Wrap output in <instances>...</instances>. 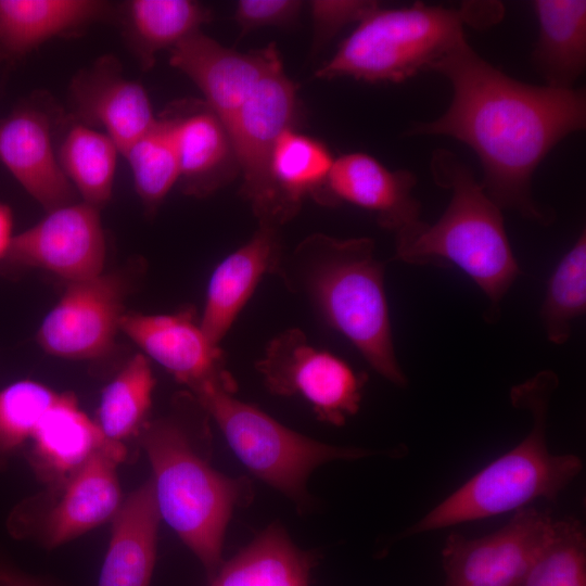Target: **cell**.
<instances>
[{
  "label": "cell",
  "instance_id": "cell-1",
  "mask_svg": "<svg viewBox=\"0 0 586 586\" xmlns=\"http://www.w3.org/2000/svg\"><path fill=\"white\" fill-rule=\"evenodd\" d=\"M431 71L449 81L450 104L440 117L418 122L407 133L464 143L481 163L484 191L501 209L550 225L555 213L533 199V175L561 140L585 127V91L517 80L480 56L466 39Z\"/></svg>",
  "mask_w": 586,
  "mask_h": 586
},
{
  "label": "cell",
  "instance_id": "cell-2",
  "mask_svg": "<svg viewBox=\"0 0 586 586\" xmlns=\"http://www.w3.org/2000/svg\"><path fill=\"white\" fill-rule=\"evenodd\" d=\"M369 238L313 233L283 256L278 276L308 298L324 322L343 335L387 381L405 386L395 356L384 288V264Z\"/></svg>",
  "mask_w": 586,
  "mask_h": 586
},
{
  "label": "cell",
  "instance_id": "cell-3",
  "mask_svg": "<svg viewBox=\"0 0 586 586\" xmlns=\"http://www.w3.org/2000/svg\"><path fill=\"white\" fill-rule=\"evenodd\" d=\"M430 168L434 182L450 192L449 203L434 224L420 219L395 234V258L460 269L487 297L485 319L496 322L501 301L521 273L501 208L451 151L435 150Z\"/></svg>",
  "mask_w": 586,
  "mask_h": 586
},
{
  "label": "cell",
  "instance_id": "cell-4",
  "mask_svg": "<svg viewBox=\"0 0 586 586\" xmlns=\"http://www.w3.org/2000/svg\"><path fill=\"white\" fill-rule=\"evenodd\" d=\"M558 384V375L552 370H543L514 385L510 400L513 407L531 413L533 424L528 434L447 496L402 536L519 510L537 498L556 499L583 468L579 457L555 455L548 449V410Z\"/></svg>",
  "mask_w": 586,
  "mask_h": 586
},
{
  "label": "cell",
  "instance_id": "cell-5",
  "mask_svg": "<svg viewBox=\"0 0 586 586\" xmlns=\"http://www.w3.org/2000/svg\"><path fill=\"white\" fill-rule=\"evenodd\" d=\"M142 445L161 518L198 557L208 576L219 570L227 525L249 502L251 482L213 469L193 448L182 423L163 418L146 425Z\"/></svg>",
  "mask_w": 586,
  "mask_h": 586
},
{
  "label": "cell",
  "instance_id": "cell-6",
  "mask_svg": "<svg viewBox=\"0 0 586 586\" xmlns=\"http://www.w3.org/2000/svg\"><path fill=\"white\" fill-rule=\"evenodd\" d=\"M469 22L474 23L471 4L461 10L420 1L397 9L380 5L357 23L315 77L405 81L431 71L464 40L463 24Z\"/></svg>",
  "mask_w": 586,
  "mask_h": 586
},
{
  "label": "cell",
  "instance_id": "cell-7",
  "mask_svg": "<svg viewBox=\"0 0 586 586\" xmlns=\"http://www.w3.org/2000/svg\"><path fill=\"white\" fill-rule=\"evenodd\" d=\"M235 387L206 383L192 392L211 416L239 460L258 479L294 502L309 504L306 483L319 466L378 454L369 449L333 446L290 430L260 409L234 397Z\"/></svg>",
  "mask_w": 586,
  "mask_h": 586
},
{
  "label": "cell",
  "instance_id": "cell-8",
  "mask_svg": "<svg viewBox=\"0 0 586 586\" xmlns=\"http://www.w3.org/2000/svg\"><path fill=\"white\" fill-rule=\"evenodd\" d=\"M256 368L271 394L301 396L319 420L333 425L358 411L367 381L345 360L313 346L296 328L270 340Z\"/></svg>",
  "mask_w": 586,
  "mask_h": 586
},
{
  "label": "cell",
  "instance_id": "cell-9",
  "mask_svg": "<svg viewBox=\"0 0 586 586\" xmlns=\"http://www.w3.org/2000/svg\"><path fill=\"white\" fill-rule=\"evenodd\" d=\"M297 113L296 86L278 56L227 127L242 177L240 192L258 226L273 227L271 155L280 135L293 128Z\"/></svg>",
  "mask_w": 586,
  "mask_h": 586
},
{
  "label": "cell",
  "instance_id": "cell-10",
  "mask_svg": "<svg viewBox=\"0 0 586 586\" xmlns=\"http://www.w3.org/2000/svg\"><path fill=\"white\" fill-rule=\"evenodd\" d=\"M553 523L548 512L522 508L505 526L482 537L450 534L442 550L443 586H519L548 543Z\"/></svg>",
  "mask_w": 586,
  "mask_h": 586
},
{
  "label": "cell",
  "instance_id": "cell-11",
  "mask_svg": "<svg viewBox=\"0 0 586 586\" xmlns=\"http://www.w3.org/2000/svg\"><path fill=\"white\" fill-rule=\"evenodd\" d=\"M106 255L99 209L71 203L13 235L1 262L9 270L39 268L68 282L102 273Z\"/></svg>",
  "mask_w": 586,
  "mask_h": 586
},
{
  "label": "cell",
  "instance_id": "cell-12",
  "mask_svg": "<svg viewBox=\"0 0 586 586\" xmlns=\"http://www.w3.org/2000/svg\"><path fill=\"white\" fill-rule=\"evenodd\" d=\"M126 282L117 273H101L68 282L37 333L41 348L67 359H94L114 343L124 311Z\"/></svg>",
  "mask_w": 586,
  "mask_h": 586
},
{
  "label": "cell",
  "instance_id": "cell-13",
  "mask_svg": "<svg viewBox=\"0 0 586 586\" xmlns=\"http://www.w3.org/2000/svg\"><path fill=\"white\" fill-rule=\"evenodd\" d=\"M119 330L191 392L206 383L237 386L222 351L211 343L191 309L168 315L124 313Z\"/></svg>",
  "mask_w": 586,
  "mask_h": 586
},
{
  "label": "cell",
  "instance_id": "cell-14",
  "mask_svg": "<svg viewBox=\"0 0 586 586\" xmlns=\"http://www.w3.org/2000/svg\"><path fill=\"white\" fill-rule=\"evenodd\" d=\"M278 56L275 43L242 53L198 30L170 49L169 63L195 84L227 129Z\"/></svg>",
  "mask_w": 586,
  "mask_h": 586
},
{
  "label": "cell",
  "instance_id": "cell-15",
  "mask_svg": "<svg viewBox=\"0 0 586 586\" xmlns=\"http://www.w3.org/2000/svg\"><path fill=\"white\" fill-rule=\"evenodd\" d=\"M416 183L407 169L392 170L365 152H351L334 158L326 205L346 202L367 209L383 229L396 234L421 219V204L412 194Z\"/></svg>",
  "mask_w": 586,
  "mask_h": 586
},
{
  "label": "cell",
  "instance_id": "cell-16",
  "mask_svg": "<svg viewBox=\"0 0 586 586\" xmlns=\"http://www.w3.org/2000/svg\"><path fill=\"white\" fill-rule=\"evenodd\" d=\"M124 458L122 443L109 441L65 479L41 524L46 546L58 547L113 519L122 505L116 470Z\"/></svg>",
  "mask_w": 586,
  "mask_h": 586
},
{
  "label": "cell",
  "instance_id": "cell-17",
  "mask_svg": "<svg viewBox=\"0 0 586 586\" xmlns=\"http://www.w3.org/2000/svg\"><path fill=\"white\" fill-rule=\"evenodd\" d=\"M165 115L178 156V182L186 194L211 195L240 175L229 132L205 101L182 102Z\"/></svg>",
  "mask_w": 586,
  "mask_h": 586
},
{
  "label": "cell",
  "instance_id": "cell-18",
  "mask_svg": "<svg viewBox=\"0 0 586 586\" xmlns=\"http://www.w3.org/2000/svg\"><path fill=\"white\" fill-rule=\"evenodd\" d=\"M283 256L279 229L258 226L245 244L217 265L200 318V326L211 343L219 346L262 278L278 275Z\"/></svg>",
  "mask_w": 586,
  "mask_h": 586
},
{
  "label": "cell",
  "instance_id": "cell-19",
  "mask_svg": "<svg viewBox=\"0 0 586 586\" xmlns=\"http://www.w3.org/2000/svg\"><path fill=\"white\" fill-rule=\"evenodd\" d=\"M0 161L47 212L73 203V186L54 153L47 116L21 107L0 122Z\"/></svg>",
  "mask_w": 586,
  "mask_h": 586
},
{
  "label": "cell",
  "instance_id": "cell-20",
  "mask_svg": "<svg viewBox=\"0 0 586 586\" xmlns=\"http://www.w3.org/2000/svg\"><path fill=\"white\" fill-rule=\"evenodd\" d=\"M72 93L78 114L87 124L100 126L119 154L156 122L145 89L124 78L111 60H101L78 75Z\"/></svg>",
  "mask_w": 586,
  "mask_h": 586
},
{
  "label": "cell",
  "instance_id": "cell-21",
  "mask_svg": "<svg viewBox=\"0 0 586 586\" xmlns=\"http://www.w3.org/2000/svg\"><path fill=\"white\" fill-rule=\"evenodd\" d=\"M112 520L98 586H149L161 520L151 480L128 495Z\"/></svg>",
  "mask_w": 586,
  "mask_h": 586
},
{
  "label": "cell",
  "instance_id": "cell-22",
  "mask_svg": "<svg viewBox=\"0 0 586 586\" xmlns=\"http://www.w3.org/2000/svg\"><path fill=\"white\" fill-rule=\"evenodd\" d=\"M334 158L328 146L293 128L278 138L270 161L272 226L290 221L313 198L326 205V183Z\"/></svg>",
  "mask_w": 586,
  "mask_h": 586
},
{
  "label": "cell",
  "instance_id": "cell-23",
  "mask_svg": "<svg viewBox=\"0 0 586 586\" xmlns=\"http://www.w3.org/2000/svg\"><path fill=\"white\" fill-rule=\"evenodd\" d=\"M30 441L28 460L37 474L63 482L109 442L69 393L59 394Z\"/></svg>",
  "mask_w": 586,
  "mask_h": 586
},
{
  "label": "cell",
  "instance_id": "cell-24",
  "mask_svg": "<svg viewBox=\"0 0 586 586\" xmlns=\"http://www.w3.org/2000/svg\"><path fill=\"white\" fill-rule=\"evenodd\" d=\"M537 40L532 63L545 86L572 89L586 67V1L535 0Z\"/></svg>",
  "mask_w": 586,
  "mask_h": 586
},
{
  "label": "cell",
  "instance_id": "cell-25",
  "mask_svg": "<svg viewBox=\"0 0 586 586\" xmlns=\"http://www.w3.org/2000/svg\"><path fill=\"white\" fill-rule=\"evenodd\" d=\"M105 8L93 0H0V52L22 56L54 36L99 18Z\"/></svg>",
  "mask_w": 586,
  "mask_h": 586
},
{
  "label": "cell",
  "instance_id": "cell-26",
  "mask_svg": "<svg viewBox=\"0 0 586 586\" xmlns=\"http://www.w3.org/2000/svg\"><path fill=\"white\" fill-rule=\"evenodd\" d=\"M310 557L272 524L226 562L211 586H309Z\"/></svg>",
  "mask_w": 586,
  "mask_h": 586
},
{
  "label": "cell",
  "instance_id": "cell-27",
  "mask_svg": "<svg viewBox=\"0 0 586 586\" xmlns=\"http://www.w3.org/2000/svg\"><path fill=\"white\" fill-rule=\"evenodd\" d=\"M118 154L116 144L104 132L78 124L64 137L58 158L84 202L99 209L112 196Z\"/></svg>",
  "mask_w": 586,
  "mask_h": 586
},
{
  "label": "cell",
  "instance_id": "cell-28",
  "mask_svg": "<svg viewBox=\"0 0 586 586\" xmlns=\"http://www.w3.org/2000/svg\"><path fill=\"white\" fill-rule=\"evenodd\" d=\"M211 11L191 0H133L128 4L129 27L144 68L158 51L173 48L200 30Z\"/></svg>",
  "mask_w": 586,
  "mask_h": 586
},
{
  "label": "cell",
  "instance_id": "cell-29",
  "mask_svg": "<svg viewBox=\"0 0 586 586\" xmlns=\"http://www.w3.org/2000/svg\"><path fill=\"white\" fill-rule=\"evenodd\" d=\"M155 378L145 356H132L104 387L98 421L103 436L120 443L137 433L152 405Z\"/></svg>",
  "mask_w": 586,
  "mask_h": 586
},
{
  "label": "cell",
  "instance_id": "cell-30",
  "mask_svg": "<svg viewBox=\"0 0 586 586\" xmlns=\"http://www.w3.org/2000/svg\"><path fill=\"white\" fill-rule=\"evenodd\" d=\"M586 311V232L561 257L551 273L539 317L547 339L557 345L566 343L573 321Z\"/></svg>",
  "mask_w": 586,
  "mask_h": 586
},
{
  "label": "cell",
  "instance_id": "cell-31",
  "mask_svg": "<svg viewBox=\"0 0 586 586\" xmlns=\"http://www.w3.org/2000/svg\"><path fill=\"white\" fill-rule=\"evenodd\" d=\"M122 155L131 168L138 195L154 211L179 180L178 156L168 117L157 118Z\"/></svg>",
  "mask_w": 586,
  "mask_h": 586
},
{
  "label": "cell",
  "instance_id": "cell-32",
  "mask_svg": "<svg viewBox=\"0 0 586 586\" xmlns=\"http://www.w3.org/2000/svg\"><path fill=\"white\" fill-rule=\"evenodd\" d=\"M519 586H586V536L578 520H555L548 543Z\"/></svg>",
  "mask_w": 586,
  "mask_h": 586
},
{
  "label": "cell",
  "instance_id": "cell-33",
  "mask_svg": "<svg viewBox=\"0 0 586 586\" xmlns=\"http://www.w3.org/2000/svg\"><path fill=\"white\" fill-rule=\"evenodd\" d=\"M59 394L33 380H20L0 391V468L30 441Z\"/></svg>",
  "mask_w": 586,
  "mask_h": 586
},
{
  "label": "cell",
  "instance_id": "cell-34",
  "mask_svg": "<svg viewBox=\"0 0 586 586\" xmlns=\"http://www.w3.org/2000/svg\"><path fill=\"white\" fill-rule=\"evenodd\" d=\"M313 25L314 52L319 51L340 30L352 23H359L380 7L372 0H311L308 2Z\"/></svg>",
  "mask_w": 586,
  "mask_h": 586
},
{
  "label": "cell",
  "instance_id": "cell-35",
  "mask_svg": "<svg viewBox=\"0 0 586 586\" xmlns=\"http://www.w3.org/2000/svg\"><path fill=\"white\" fill-rule=\"evenodd\" d=\"M305 2L300 0H240L233 18L240 29V37L263 27H285L300 16Z\"/></svg>",
  "mask_w": 586,
  "mask_h": 586
},
{
  "label": "cell",
  "instance_id": "cell-36",
  "mask_svg": "<svg viewBox=\"0 0 586 586\" xmlns=\"http://www.w3.org/2000/svg\"><path fill=\"white\" fill-rule=\"evenodd\" d=\"M13 214L11 208L3 203H0V262H2L13 234Z\"/></svg>",
  "mask_w": 586,
  "mask_h": 586
},
{
  "label": "cell",
  "instance_id": "cell-37",
  "mask_svg": "<svg viewBox=\"0 0 586 586\" xmlns=\"http://www.w3.org/2000/svg\"><path fill=\"white\" fill-rule=\"evenodd\" d=\"M0 586H42L0 561Z\"/></svg>",
  "mask_w": 586,
  "mask_h": 586
},
{
  "label": "cell",
  "instance_id": "cell-38",
  "mask_svg": "<svg viewBox=\"0 0 586 586\" xmlns=\"http://www.w3.org/2000/svg\"><path fill=\"white\" fill-rule=\"evenodd\" d=\"M0 55H1V52H0Z\"/></svg>",
  "mask_w": 586,
  "mask_h": 586
}]
</instances>
